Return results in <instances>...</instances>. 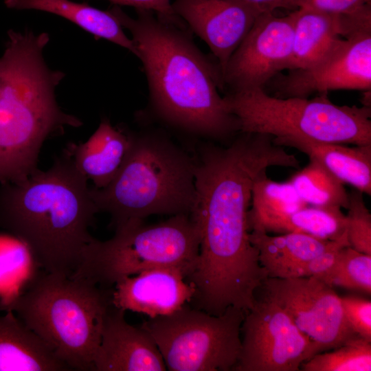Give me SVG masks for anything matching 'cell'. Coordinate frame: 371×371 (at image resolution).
<instances>
[{"instance_id": "obj_1", "label": "cell", "mask_w": 371, "mask_h": 371, "mask_svg": "<svg viewBox=\"0 0 371 371\" xmlns=\"http://www.w3.org/2000/svg\"><path fill=\"white\" fill-rule=\"evenodd\" d=\"M239 133L227 147L205 148L194 166L190 214L200 232L194 275L218 287L244 284L262 272L248 223L256 179L271 166H300L297 157L276 144L273 136Z\"/></svg>"}, {"instance_id": "obj_2", "label": "cell", "mask_w": 371, "mask_h": 371, "mask_svg": "<svg viewBox=\"0 0 371 371\" xmlns=\"http://www.w3.org/2000/svg\"><path fill=\"white\" fill-rule=\"evenodd\" d=\"M109 11L129 30L146 76L156 114L183 131L225 139L240 133L228 110L221 70L204 55L185 27L167 23L150 10L136 9L131 17L120 7Z\"/></svg>"}, {"instance_id": "obj_3", "label": "cell", "mask_w": 371, "mask_h": 371, "mask_svg": "<svg viewBox=\"0 0 371 371\" xmlns=\"http://www.w3.org/2000/svg\"><path fill=\"white\" fill-rule=\"evenodd\" d=\"M99 212L87 179L65 150L48 170L0 188V227L28 249L47 272L70 277L86 247Z\"/></svg>"}, {"instance_id": "obj_4", "label": "cell", "mask_w": 371, "mask_h": 371, "mask_svg": "<svg viewBox=\"0 0 371 371\" xmlns=\"http://www.w3.org/2000/svg\"><path fill=\"white\" fill-rule=\"evenodd\" d=\"M0 58V182L16 183L38 168L44 142L82 122L58 106L55 89L65 74L48 67L46 32L9 30Z\"/></svg>"}, {"instance_id": "obj_5", "label": "cell", "mask_w": 371, "mask_h": 371, "mask_svg": "<svg viewBox=\"0 0 371 371\" xmlns=\"http://www.w3.org/2000/svg\"><path fill=\"white\" fill-rule=\"evenodd\" d=\"M113 288L53 273L1 304L14 312L70 370L93 371Z\"/></svg>"}, {"instance_id": "obj_6", "label": "cell", "mask_w": 371, "mask_h": 371, "mask_svg": "<svg viewBox=\"0 0 371 371\" xmlns=\"http://www.w3.org/2000/svg\"><path fill=\"white\" fill-rule=\"evenodd\" d=\"M194 166L184 153L156 136H133L131 148L106 187H90L100 212L117 227L153 214H190L194 198Z\"/></svg>"}, {"instance_id": "obj_7", "label": "cell", "mask_w": 371, "mask_h": 371, "mask_svg": "<svg viewBox=\"0 0 371 371\" xmlns=\"http://www.w3.org/2000/svg\"><path fill=\"white\" fill-rule=\"evenodd\" d=\"M199 244V229L190 214L172 215L149 225L144 220L130 221L115 227L111 238H95L69 278L104 288H113L124 278L160 267L181 269L188 278L194 269Z\"/></svg>"}, {"instance_id": "obj_8", "label": "cell", "mask_w": 371, "mask_h": 371, "mask_svg": "<svg viewBox=\"0 0 371 371\" xmlns=\"http://www.w3.org/2000/svg\"><path fill=\"white\" fill-rule=\"evenodd\" d=\"M227 107L240 133L273 138L297 137L342 144H371V107L337 105L328 93L308 98H278L264 89L227 93Z\"/></svg>"}, {"instance_id": "obj_9", "label": "cell", "mask_w": 371, "mask_h": 371, "mask_svg": "<svg viewBox=\"0 0 371 371\" xmlns=\"http://www.w3.org/2000/svg\"><path fill=\"white\" fill-rule=\"evenodd\" d=\"M245 312L228 307L220 315L184 304L173 313L149 318L141 327L156 344L170 371H230L241 350Z\"/></svg>"}, {"instance_id": "obj_10", "label": "cell", "mask_w": 371, "mask_h": 371, "mask_svg": "<svg viewBox=\"0 0 371 371\" xmlns=\"http://www.w3.org/2000/svg\"><path fill=\"white\" fill-rule=\"evenodd\" d=\"M256 297L241 325V350L232 370L299 371L317 347L278 304Z\"/></svg>"}, {"instance_id": "obj_11", "label": "cell", "mask_w": 371, "mask_h": 371, "mask_svg": "<svg viewBox=\"0 0 371 371\" xmlns=\"http://www.w3.org/2000/svg\"><path fill=\"white\" fill-rule=\"evenodd\" d=\"M289 315L319 353L358 336L345 319L340 297L333 287L315 277L267 278L258 289Z\"/></svg>"}, {"instance_id": "obj_12", "label": "cell", "mask_w": 371, "mask_h": 371, "mask_svg": "<svg viewBox=\"0 0 371 371\" xmlns=\"http://www.w3.org/2000/svg\"><path fill=\"white\" fill-rule=\"evenodd\" d=\"M293 14L262 12L229 59L222 74L227 93L265 89L288 69L292 54Z\"/></svg>"}, {"instance_id": "obj_13", "label": "cell", "mask_w": 371, "mask_h": 371, "mask_svg": "<svg viewBox=\"0 0 371 371\" xmlns=\"http://www.w3.org/2000/svg\"><path fill=\"white\" fill-rule=\"evenodd\" d=\"M269 82L278 98H308L341 89L371 90V28L349 34L315 65L278 74Z\"/></svg>"}, {"instance_id": "obj_14", "label": "cell", "mask_w": 371, "mask_h": 371, "mask_svg": "<svg viewBox=\"0 0 371 371\" xmlns=\"http://www.w3.org/2000/svg\"><path fill=\"white\" fill-rule=\"evenodd\" d=\"M171 3L176 15L208 45L221 75L262 12L243 0H175Z\"/></svg>"}, {"instance_id": "obj_15", "label": "cell", "mask_w": 371, "mask_h": 371, "mask_svg": "<svg viewBox=\"0 0 371 371\" xmlns=\"http://www.w3.org/2000/svg\"><path fill=\"white\" fill-rule=\"evenodd\" d=\"M187 276L181 269L160 267L124 278L113 288L112 304L149 318L170 314L190 303L194 294Z\"/></svg>"}, {"instance_id": "obj_16", "label": "cell", "mask_w": 371, "mask_h": 371, "mask_svg": "<svg viewBox=\"0 0 371 371\" xmlns=\"http://www.w3.org/2000/svg\"><path fill=\"white\" fill-rule=\"evenodd\" d=\"M93 371H165L164 359L152 337L141 326L125 319V311L114 306L104 318Z\"/></svg>"}, {"instance_id": "obj_17", "label": "cell", "mask_w": 371, "mask_h": 371, "mask_svg": "<svg viewBox=\"0 0 371 371\" xmlns=\"http://www.w3.org/2000/svg\"><path fill=\"white\" fill-rule=\"evenodd\" d=\"M133 136L101 121L96 131L83 143L70 144L65 149L77 169L98 189L113 179L131 148Z\"/></svg>"}, {"instance_id": "obj_18", "label": "cell", "mask_w": 371, "mask_h": 371, "mask_svg": "<svg viewBox=\"0 0 371 371\" xmlns=\"http://www.w3.org/2000/svg\"><path fill=\"white\" fill-rule=\"evenodd\" d=\"M292 54L288 69L308 68L332 52L348 34L344 16L307 8L293 10Z\"/></svg>"}, {"instance_id": "obj_19", "label": "cell", "mask_w": 371, "mask_h": 371, "mask_svg": "<svg viewBox=\"0 0 371 371\" xmlns=\"http://www.w3.org/2000/svg\"><path fill=\"white\" fill-rule=\"evenodd\" d=\"M273 142L315 158L343 183L371 195V144L348 147L297 137L273 138Z\"/></svg>"}, {"instance_id": "obj_20", "label": "cell", "mask_w": 371, "mask_h": 371, "mask_svg": "<svg viewBox=\"0 0 371 371\" xmlns=\"http://www.w3.org/2000/svg\"><path fill=\"white\" fill-rule=\"evenodd\" d=\"M0 315V371L70 369L12 311Z\"/></svg>"}, {"instance_id": "obj_21", "label": "cell", "mask_w": 371, "mask_h": 371, "mask_svg": "<svg viewBox=\"0 0 371 371\" xmlns=\"http://www.w3.org/2000/svg\"><path fill=\"white\" fill-rule=\"evenodd\" d=\"M4 3L8 8L36 10L60 16L95 37L120 45L137 57L134 42L126 36L109 10L102 11L70 0H4Z\"/></svg>"}, {"instance_id": "obj_22", "label": "cell", "mask_w": 371, "mask_h": 371, "mask_svg": "<svg viewBox=\"0 0 371 371\" xmlns=\"http://www.w3.org/2000/svg\"><path fill=\"white\" fill-rule=\"evenodd\" d=\"M249 238L258 251L260 264L268 278H278L286 269L316 257L340 239L322 240L297 232L271 236L261 229H251Z\"/></svg>"}, {"instance_id": "obj_23", "label": "cell", "mask_w": 371, "mask_h": 371, "mask_svg": "<svg viewBox=\"0 0 371 371\" xmlns=\"http://www.w3.org/2000/svg\"><path fill=\"white\" fill-rule=\"evenodd\" d=\"M306 205L289 181H273L264 172L253 184L248 212L249 229H261L270 232L278 222Z\"/></svg>"}, {"instance_id": "obj_24", "label": "cell", "mask_w": 371, "mask_h": 371, "mask_svg": "<svg viewBox=\"0 0 371 371\" xmlns=\"http://www.w3.org/2000/svg\"><path fill=\"white\" fill-rule=\"evenodd\" d=\"M289 181L306 205L346 209L348 206L344 183L313 157H309L308 164Z\"/></svg>"}, {"instance_id": "obj_25", "label": "cell", "mask_w": 371, "mask_h": 371, "mask_svg": "<svg viewBox=\"0 0 371 371\" xmlns=\"http://www.w3.org/2000/svg\"><path fill=\"white\" fill-rule=\"evenodd\" d=\"M347 232V218L336 206L306 205L278 222L270 232H297L328 240L340 238Z\"/></svg>"}, {"instance_id": "obj_26", "label": "cell", "mask_w": 371, "mask_h": 371, "mask_svg": "<svg viewBox=\"0 0 371 371\" xmlns=\"http://www.w3.org/2000/svg\"><path fill=\"white\" fill-rule=\"evenodd\" d=\"M302 363V371H370L371 341L356 336Z\"/></svg>"}, {"instance_id": "obj_27", "label": "cell", "mask_w": 371, "mask_h": 371, "mask_svg": "<svg viewBox=\"0 0 371 371\" xmlns=\"http://www.w3.org/2000/svg\"><path fill=\"white\" fill-rule=\"evenodd\" d=\"M331 286H339L371 293V255L359 252L350 246L341 249L330 273L323 280Z\"/></svg>"}, {"instance_id": "obj_28", "label": "cell", "mask_w": 371, "mask_h": 371, "mask_svg": "<svg viewBox=\"0 0 371 371\" xmlns=\"http://www.w3.org/2000/svg\"><path fill=\"white\" fill-rule=\"evenodd\" d=\"M347 236L350 246L357 251L371 255V214L363 193L355 190L348 193Z\"/></svg>"}, {"instance_id": "obj_29", "label": "cell", "mask_w": 371, "mask_h": 371, "mask_svg": "<svg viewBox=\"0 0 371 371\" xmlns=\"http://www.w3.org/2000/svg\"><path fill=\"white\" fill-rule=\"evenodd\" d=\"M346 246H350L347 232L334 246L313 258L290 267L278 278L315 277L323 281L335 265L341 249Z\"/></svg>"}, {"instance_id": "obj_30", "label": "cell", "mask_w": 371, "mask_h": 371, "mask_svg": "<svg viewBox=\"0 0 371 371\" xmlns=\"http://www.w3.org/2000/svg\"><path fill=\"white\" fill-rule=\"evenodd\" d=\"M344 315L350 329L371 341V302L355 296L340 297Z\"/></svg>"}, {"instance_id": "obj_31", "label": "cell", "mask_w": 371, "mask_h": 371, "mask_svg": "<svg viewBox=\"0 0 371 371\" xmlns=\"http://www.w3.org/2000/svg\"><path fill=\"white\" fill-rule=\"evenodd\" d=\"M291 2L293 8H307L336 14L352 12L371 4V0H291Z\"/></svg>"}, {"instance_id": "obj_32", "label": "cell", "mask_w": 371, "mask_h": 371, "mask_svg": "<svg viewBox=\"0 0 371 371\" xmlns=\"http://www.w3.org/2000/svg\"><path fill=\"white\" fill-rule=\"evenodd\" d=\"M116 5H129L135 9L153 12L160 19L176 25L185 27L183 21L174 12L170 0H109Z\"/></svg>"}, {"instance_id": "obj_33", "label": "cell", "mask_w": 371, "mask_h": 371, "mask_svg": "<svg viewBox=\"0 0 371 371\" xmlns=\"http://www.w3.org/2000/svg\"><path fill=\"white\" fill-rule=\"evenodd\" d=\"M262 12H273L276 9H293L291 0H243Z\"/></svg>"}, {"instance_id": "obj_34", "label": "cell", "mask_w": 371, "mask_h": 371, "mask_svg": "<svg viewBox=\"0 0 371 371\" xmlns=\"http://www.w3.org/2000/svg\"><path fill=\"white\" fill-rule=\"evenodd\" d=\"M371 90H367L363 91V96L361 102L363 106L367 107H371Z\"/></svg>"}]
</instances>
